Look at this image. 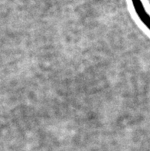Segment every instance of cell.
Instances as JSON below:
<instances>
[{
    "mask_svg": "<svg viewBox=\"0 0 150 151\" xmlns=\"http://www.w3.org/2000/svg\"><path fill=\"white\" fill-rule=\"evenodd\" d=\"M131 2L140 21L150 31V15L145 9L142 0H131Z\"/></svg>",
    "mask_w": 150,
    "mask_h": 151,
    "instance_id": "cell-1",
    "label": "cell"
}]
</instances>
